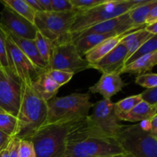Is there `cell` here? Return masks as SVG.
Returning a JSON list of instances; mask_svg holds the SVG:
<instances>
[{
  "mask_svg": "<svg viewBox=\"0 0 157 157\" xmlns=\"http://www.w3.org/2000/svg\"><path fill=\"white\" fill-rule=\"evenodd\" d=\"M119 35H121V34L117 33V32L107 34H91V35H88L85 37H83V38H78V39L75 40L73 43L76 46L78 53L82 56L86 52L94 48L100 43L105 41L107 38Z\"/></svg>",
  "mask_w": 157,
  "mask_h": 157,
  "instance_id": "21",
  "label": "cell"
},
{
  "mask_svg": "<svg viewBox=\"0 0 157 157\" xmlns=\"http://www.w3.org/2000/svg\"><path fill=\"white\" fill-rule=\"evenodd\" d=\"M18 128L16 117L6 113H0V131L9 136H15Z\"/></svg>",
  "mask_w": 157,
  "mask_h": 157,
  "instance_id": "26",
  "label": "cell"
},
{
  "mask_svg": "<svg viewBox=\"0 0 157 157\" xmlns=\"http://www.w3.org/2000/svg\"><path fill=\"white\" fill-rule=\"evenodd\" d=\"M0 25L8 34L29 40L35 39L38 32L35 25L17 14L7 6H4L1 12Z\"/></svg>",
  "mask_w": 157,
  "mask_h": 157,
  "instance_id": "12",
  "label": "cell"
},
{
  "mask_svg": "<svg viewBox=\"0 0 157 157\" xmlns=\"http://www.w3.org/2000/svg\"><path fill=\"white\" fill-rule=\"evenodd\" d=\"M88 68L90 64L78 53L73 41L53 44L47 70L76 74Z\"/></svg>",
  "mask_w": 157,
  "mask_h": 157,
  "instance_id": "8",
  "label": "cell"
},
{
  "mask_svg": "<svg viewBox=\"0 0 157 157\" xmlns=\"http://www.w3.org/2000/svg\"><path fill=\"white\" fill-rule=\"evenodd\" d=\"M156 114V106H152L144 101H140L132 110L126 114L121 121L129 122L148 121Z\"/></svg>",
  "mask_w": 157,
  "mask_h": 157,
  "instance_id": "22",
  "label": "cell"
},
{
  "mask_svg": "<svg viewBox=\"0 0 157 157\" xmlns=\"http://www.w3.org/2000/svg\"><path fill=\"white\" fill-rule=\"evenodd\" d=\"M48 113L47 101L34 90L31 84L21 82L19 107L16 115L18 120L17 137H30L46 120Z\"/></svg>",
  "mask_w": 157,
  "mask_h": 157,
  "instance_id": "2",
  "label": "cell"
},
{
  "mask_svg": "<svg viewBox=\"0 0 157 157\" xmlns=\"http://www.w3.org/2000/svg\"><path fill=\"white\" fill-rule=\"evenodd\" d=\"M154 22H157V3L153 6V8L149 12L146 18L145 25H148Z\"/></svg>",
  "mask_w": 157,
  "mask_h": 157,
  "instance_id": "37",
  "label": "cell"
},
{
  "mask_svg": "<svg viewBox=\"0 0 157 157\" xmlns=\"http://www.w3.org/2000/svg\"><path fill=\"white\" fill-rule=\"evenodd\" d=\"M19 157H36L33 144L29 139H21L20 140Z\"/></svg>",
  "mask_w": 157,
  "mask_h": 157,
  "instance_id": "32",
  "label": "cell"
},
{
  "mask_svg": "<svg viewBox=\"0 0 157 157\" xmlns=\"http://www.w3.org/2000/svg\"><path fill=\"white\" fill-rule=\"evenodd\" d=\"M126 86L121 75L117 73L102 74L99 81L89 87V91L94 94H100L104 100L110 101L111 98L122 90Z\"/></svg>",
  "mask_w": 157,
  "mask_h": 157,
  "instance_id": "15",
  "label": "cell"
},
{
  "mask_svg": "<svg viewBox=\"0 0 157 157\" xmlns=\"http://www.w3.org/2000/svg\"><path fill=\"white\" fill-rule=\"evenodd\" d=\"M39 2L42 6L44 12H52V0H39Z\"/></svg>",
  "mask_w": 157,
  "mask_h": 157,
  "instance_id": "41",
  "label": "cell"
},
{
  "mask_svg": "<svg viewBox=\"0 0 157 157\" xmlns=\"http://www.w3.org/2000/svg\"><path fill=\"white\" fill-rule=\"evenodd\" d=\"M6 34L8 67L21 82L32 84L41 71L37 68L31 62L30 60L18 48L6 32Z\"/></svg>",
  "mask_w": 157,
  "mask_h": 157,
  "instance_id": "9",
  "label": "cell"
},
{
  "mask_svg": "<svg viewBox=\"0 0 157 157\" xmlns=\"http://www.w3.org/2000/svg\"><path fill=\"white\" fill-rule=\"evenodd\" d=\"M34 41H35V45H36L37 49H38V53H39V55H41V58H43V60L45 61L48 65L49 59H50L51 54H52L53 44H52L50 40L43 36L38 31L37 32Z\"/></svg>",
  "mask_w": 157,
  "mask_h": 157,
  "instance_id": "27",
  "label": "cell"
},
{
  "mask_svg": "<svg viewBox=\"0 0 157 157\" xmlns=\"http://www.w3.org/2000/svg\"><path fill=\"white\" fill-rule=\"evenodd\" d=\"M21 81L9 68L0 67V108L16 117L21 98Z\"/></svg>",
  "mask_w": 157,
  "mask_h": 157,
  "instance_id": "10",
  "label": "cell"
},
{
  "mask_svg": "<svg viewBox=\"0 0 157 157\" xmlns=\"http://www.w3.org/2000/svg\"><path fill=\"white\" fill-rule=\"evenodd\" d=\"M44 72L52 81H55L60 87L69 82L75 75L74 73L59 70H46L44 71Z\"/></svg>",
  "mask_w": 157,
  "mask_h": 157,
  "instance_id": "29",
  "label": "cell"
},
{
  "mask_svg": "<svg viewBox=\"0 0 157 157\" xmlns=\"http://www.w3.org/2000/svg\"><path fill=\"white\" fill-rule=\"evenodd\" d=\"M107 157H129L126 153H121V154H117V155H113V156H107Z\"/></svg>",
  "mask_w": 157,
  "mask_h": 157,
  "instance_id": "44",
  "label": "cell"
},
{
  "mask_svg": "<svg viewBox=\"0 0 157 157\" xmlns=\"http://www.w3.org/2000/svg\"><path fill=\"white\" fill-rule=\"evenodd\" d=\"M20 140H21V139L17 137V136L10 137L9 142L7 145L10 157H19Z\"/></svg>",
  "mask_w": 157,
  "mask_h": 157,
  "instance_id": "36",
  "label": "cell"
},
{
  "mask_svg": "<svg viewBox=\"0 0 157 157\" xmlns=\"http://www.w3.org/2000/svg\"><path fill=\"white\" fill-rule=\"evenodd\" d=\"M153 35L149 33L145 29H140L126 34L121 43L124 44L127 49V60L147 40L151 38ZM126 60V61H127Z\"/></svg>",
  "mask_w": 157,
  "mask_h": 157,
  "instance_id": "20",
  "label": "cell"
},
{
  "mask_svg": "<svg viewBox=\"0 0 157 157\" xmlns=\"http://www.w3.org/2000/svg\"><path fill=\"white\" fill-rule=\"evenodd\" d=\"M157 64V52L144 55L124 66L121 74L142 75L150 71Z\"/></svg>",
  "mask_w": 157,
  "mask_h": 157,
  "instance_id": "19",
  "label": "cell"
},
{
  "mask_svg": "<svg viewBox=\"0 0 157 157\" xmlns=\"http://www.w3.org/2000/svg\"><path fill=\"white\" fill-rule=\"evenodd\" d=\"M138 29H139L134 26L129 15V12H127L121 16L111 18L110 20L91 26L81 33L72 35L71 40L72 41H74L78 38H83L91 34H107L112 33V32L123 34L133 32Z\"/></svg>",
  "mask_w": 157,
  "mask_h": 157,
  "instance_id": "13",
  "label": "cell"
},
{
  "mask_svg": "<svg viewBox=\"0 0 157 157\" xmlns=\"http://www.w3.org/2000/svg\"><path fill=\"white\" fill-rule=\"evenodd\" d=\"M76 15V11L36 12L34 25L37 30L53 44L68 42L72 41L71 28Z\"/></svg>",
  "mask_w": 157,
  "mask_h": 157,
  "instance_id": "6",
  "label": "cell"
},
{
  "mask_svg": "<svg viewBox=\"0 0 157 157\" xmlns=\"http://www.w3.org/2000/svg\"><path fill=\"white\" fill-rule=\"evenodd\" d=\"M141 100L152 106H157V87L149 88L140 94Z\"/></svg>",
  "mask_w": 157,
  "mask_h": 157,
  "instance_id": "35",
  "label": "cell"
},
{
  "mask_svg": "<svg viewBox=\"0 0 157 157\" xmlns=\"http://www.w3.org/2000/svg\"><path fill=\"white\" fill-rule=\"evenodd\" d=\"M127 56V48L120 43L102 59L90 66V68L97 69L102 74L117 73L121 75L125 66Z\"/></svg>",
  "mask_w": 157,
  "mask_h": 157,
  "instance_id": "14",
  "label": "cell"
},
{
  "mask_svg": "<svg viewBox=\"0 0 157 157\" xmlns=\"http://www.w3.org/2000/svg\"><path fill=\"white\" fill-rule=\"evenodd\" d=\"M116 139L129 157H157V138L140 124L124 126Z\"/></svg>",
  "mask_w": 157,
  "mask_h": 157,
  "instance_id": "7",
  "label": "cell"
},
{
  "mask_svg": "<svg viewBox=\"0 0 157 157\" xmlns=\"http://www.w3.org/2000/svg\"><path fill=\"white\" fill-rule=\"evenodd\" d=\"M74 9L78 12H84L98 6L105 2V0H70Z\"/></svg>",
  "mask_w": 157,
  "mask_h": 157,
  "instance_id": "31",
  "label": "cell"
},
{
  "mask_svg": "<svg viewBox=\"0 0 157 157\" xmlns=\"http://www.w3.org/2000/svg\"><path fill=\"white\" fill-rule=\"evenodd\" d=\"M90 94L75 93L56 98L47 102L48 113L44 124L64 121H74L89 116L94 104L90 101Z\"/></svg>",
  "mask_w": 157,
  "mask_h": 157,
  "instance_id": "5",
  "label": "cell"
},
{
  "mask_svg": "<svg viewBox=\"0 0 157 157\" xmlns=\"http://www.w3.org/2000/svg\"><path fill=\"white\" fill-rule=\"evenodd\" d=\"M0 157H10L9 156V149H8L7 147L0 152Z\"/></svg>",
  "mask_w": 157,
  "mask_h": 157,
  "instance_id": "43",
  "label": "cell"
},
{
  "mask_svg": "<svg viewBox=\"0 0 157 157\" xmlns=\"http://www.w3.org/2000/svg\"><path fill=\"white\" fill-rule=\"evenodd\" d=\"M4 6H7L17 14L27 19L32 24H35V17L36 12L27 4L25 0H2Z\"/></svg>",
  "mask_w": 157,
  "mask_h": 157,
  "instance_id": "24",
  "label": "cell"
},
{
  "mask_svg": "<svg viewBox=\"0 0 157 157\" xmlns=\"http://www.w3.org/2000/svg\"><path fill=\"white\" fill-rule=\"evenodd\" d=\"M129 33V32H127ZM127 33L121 34V35H117V36L111 37L103 42L100 43L94 48L89 50L88 52L84 54L85 58L84 59L90 64V66L96 64L97 62L102 59L104 56L107 55L109 52H111L113 48L117 47L121 43V40L124 37V35Z\"/></svg>",
  "mask_w": 157,
  "mask_h": 157,
  "instance_id": "17",
  "label": "cell"
},
{
  "mask_svg": "<svg viewBox=\"0 0 157 157\" xmlns=\"http://www.w3.org/2000/svg\"><path fill=\"white\" fill-rule=\"evenodd\" d=\"M156 0H149L145 4L136 6L129 12L130 18L136 28L140 29L145 27V21L150 9L156 4Z\"/></svg>",
  "mask_w": 157,
  "mask_h": 157,
  "instance_id": "23",
  "label": "cell"
},
{
  "mask_svg": "<svg viewBox=\"0 0 157 157\" xmlns=\"http://www.w3.org/2000/svg\"><path fill=\"white\" fill-rule=\"evenodd\" d=\"M0 67H1V64H0Z\"/></svg>",
  "mask_w": 157,
  "mask_h": 157,
  "instance_id": "46",
  "label": "cell"
},
{
  "mask_svg": "<svg viewBox=\"0 0 157 157\" xmlns=\"http://www.w3.org/2000/svg\"><path fill=\"white\" fill-rule=\"evenodd\" d=\"M52 11L55 12H70L75 10L70 0H52Z\"/></svg>",
  "mask_w": 157,
  "mask_h": 157,
  "instance_id": "33",
  "label": "cell"
},
{
  "mask_svg": "<svg viewBox=\"0 0 157 157\" xmlns=\"http://www.w3.org/2000/svg\"><path fill=\"white\" fill-rule=\"evenodd\" d=\"M157 52V36L153 35L151 38L147 40L144 44L140 46L125 62V65L133 62L137 58L144 56V55H148V54L153 53Z\"/></svg>",
  "mask_w": 157,
  "mask_h": 157,
  "instance_id": "28",
  "label": "cell"
},
{
  "mask_svg": "<svg viewBox=\"0 0 157 157\" xmlns=\"http://www.w3.org/2000/svg\"><path fill=\"white\" fill-rule=\"evenodd\" d=\"M93 113L89 115L90 119L103 132L111 137L117 138L124 128L115 113L114 103L101 100L94 104Z\"/></svg>",
  "mask_w": 157,
  "mask_h": 157,
  "instance_id": "11",
  "label": "cell"
},
{
  "mask_svg": "<svg viewBox=\"0 0 157 157\" xmlns=\"http://www.w3.org/2000/svg\"><path fill=\"white\" fill-rule=\"evenodd\" d=\"M0 113H6V112H5L4 110H2V108H0Z\"/></svg>",
  "mask_w": 157,
  "mask_h": 157,
  "instance_id": "45",
  "label": "cell"
},
{
  "mask_svg": "<svg viewBox=\"0 0 157 157\" xmlns=\"http://www.w3.org/2000/svg\"><path fill=\"white\" fill-rule=\"evenodd\" d=\"M27 4L36 12H44L42 6L40 4L39 0H25Z\"/></svg>",
  "mask_w": 157,
  "mask_h": 157,
  "instance_id": "39",
  "label": "cell"
},
{
  "mask_svg": "<svg viewBox=\"0 0 157 157\" xmlns=\"http://www.w3.org/2000/svg\"><path fill=\"white\" fill-rule=\"evenodd\" d=\"M6 34L0 25V64H1V67L9 68L8 67L7 54H6Z\"/></svg>",
  "mask_w": 157,
  "mask_h": 157,
  "instance_id": "34",
  "label": "cell"
},
{
  "mask_svg": "<svg viewBox=\"0 0 157 157\" xmlns=\"http://www.w3.org/2000/svg\"><path fill=\"white\" fill-rule=\"evenodd\" d=\"M121 153L125 152L117 140L106 134L87 116L71 125L63 157H107Z\"/></svg>",
  "mask_w": 157,
  "mask_h": 157,
  "instance_id": "1",
  "label": "cell"
},
{
  "mask_svg": "<svg viewBox=\"0 0 157 157\" xmlns=\"http://www.w3.org/2000/svg\"><path fill=\"white\" fill-rule=\"evenodd\" d=\"M149 0H105L98 6L84 12H77L71 28L72 35L84 32L97 24L127 13L136 6L145 4Z\"/></svg>",
  "mask_w": 157,
  "mask_h": 157,
  "instance_id": "3",
  "label": "cell"
},
{
  "mask_svg": "<svg viewBox=\"0 0 157 157\" xmlns=\"http://www.w3.org/2000/svg\"><path fill=\"white\" fill-rule=\"evenodd\" d=\"M31 84L37 94L47 102L55 98L61 87L52 81L44 71H41Z\"/></svg>",
  "mask_w": 157,
  "mask_h": 157,
  "instance_id": "18",
  "label": "cell"
},
{
  "mask_svg": "<svg viewBox=\"0 0 157 157\" xmlns=\"http://www.w3.org/2000/svg\"><path fill=\"white\" fill-rule=\"evenodd\" d=\"M145 30L149 33L152 34L153 35H156L157 34V22H154L153 24L148 25L144 27Z\"/></svg>",
  "mask_w": 157,
  "mask_h": 157,
  "instance_id": "42",
  "label": "cell"
},
{
  "mask_svg": "<svg viewBox=\"0 0 157 157\" xmlns=\"http://www.w3.org/2000/svg\"><path fill=\"white\" fill-rule=\"evenodd\" d=\"M140 101H142L140 95H133V96L127 97L124 99L121 100L118 102L114 104V110L117 116L120 121L121 119L129 113L130 110L133 109V107L137 105Z\"/></svg>",
  "mask_w": 157,
  "mask_h": 157,
  "instance_id": "25",
  "label": "cell"
},
{
  "mask_svg": "<svg viewBox=\"0 0 157 157\" xmlns=\"http://www.w3.org/2000/svg\"><path fill=\"white\" fill-rule=\"evenodd\" d=\"M147 122H149V128L147 130L151 133L152 136L157 138V114L153 116Z\"/></svg>",
  "mask_w": 157,
  "mask_h": 157,
  "instance_id": "38",
  "label": "cell"
},
{
  "mask_svg": "<svg viewBox=\"0 0 157 157\" xmlns=\"http://www.w3.org/2000/svg\"><path fill=\"white\" fill-rule=\"evenodd\" d=\"M8 35L10 37L11 39L13 41V42L18 46V48L24 53V55L30 60L31 62L37 68L39 69L41 71H44L47 70V64L38 53V49H37L34 40L19 38V37L10 35V34H8Z\"/></svg>",
  "mask_w": 157,
  "mask_h": 157,
  "instance_id": "16",
  "label": "cell"
},
{
  "mask_svg": "<svg viewBox=\"0 0 157 157\" xmlns=\"http://www.w3.org/2000/svg\"><path fill=\"white\" fill-rule=\"evenodd\" d=\"M75 121L76 120L44 124L27 138L33 144L36 157H63L66 136Z\"/></svg>",
  "mask_w": 157,
  "mask_h": 157,
  "instance_id": "4",
  "label": "cell"
},
{
  "mask_svg": "<svg viewBox=\"0 0 157 157\" xmlns=\"http://www.w3.org/2000/svg\"><path fill=\"white\" fill-rule=\"evenodd\" d=\"M9 140H10V136L0 131V152L7 147Z\"/></svg>",
  "mask_w": 157,
  "mask_h": 157,
  "instance_id": "40",
  "label": "cell"
},
{
  "mask_svg": "<svg viewBox=\"0 0 157 157\" xmlns=\"http://www.w3.org/2000/svg\"><path fill=\"white\" fill-rule=\"evenodd\" d=\"M135 83L147 89L157 87V75L155 73L142 74L137 75Z\"/></svg>",
  "mask_w": 157,
  "mask_h": 157,
  "instance_id": "30",
  "label": "cell"
}]
</instances>
